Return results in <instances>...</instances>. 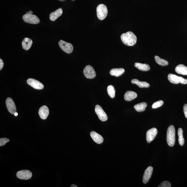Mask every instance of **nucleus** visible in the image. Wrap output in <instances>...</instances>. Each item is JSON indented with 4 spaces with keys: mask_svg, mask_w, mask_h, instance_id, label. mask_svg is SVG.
<instances>
[{
    "mask_svg": "<svg viewBox=\"0 0 187 187\" xmlns=\"http://www.w3.org/2000/svg\"><path fill=\"white\" fill-rule=\"evenodd\" d=\"M121 41L124 44L127 46H132L136 44L137 37L132 32L129 31L121 35Z\"/></svg>",
    "mask_w": 187,
    "mask_h": 187,
    "instance_id": "f257e3e1",
    "label": "nucleus"
},
{
    "mask_svg": "<svg viewBox=\"0 0 187 187\" xmlns=\"http://www.w3.org/2000/svg\"><path fill=\"white\" fill-rule=\"evenodd\" d=\"M175 131L173 125H171L168 127L167 133V141L169 146L173 147L175 141Z\"/></svg>",
    "mask_w": 187,
    "mask_h": 187,
    "instance_id": "f03ea898",
    "label": "nucleus"
},
{
    "mask_svg": "<svg viewBox=\"0 0 187 187\" xmlns=\"http://www.w3.org/2000/svg\"><path fill=\"white\" fill-rule=\"evenodd\" d=\"M97 15L98 19L103 20L107 17L108 10L107 6L103 4L98 5L96 9Z\"/></svg>",
    "mask_w": 187,
    "mask_h": 187,
    "instance_id": "7ed1b4c3",
    "label": "nucleus"
},
{
    "mask_svg": "<svg viewBox=\"0 0 187 187\" xmlns=\"http://www.w3.org/2000/svg\"><path fill=\"white\" fill-rule=\"evenodd\" d=\"M168 79L171 83L177 84L180 83L183 84H187V79L175 75L170 73L168 75Z\"/></svg>",
    "mask_w": 187,
    "mask_h": 187,
    "instance_id": "20e7f679",
    "label": "nucleus"
},
{
    "mask_svg": "<svg viewBox=\"0 0 187 187\" xmlns=\"http://www.w3.org/2000/svg\"><path fill=\"white\" fill-rule=\"evenodd\" d=\"M23 20L26 23L30 24H36L40 22L39 18L36 15L30 14H24L23 17Z\"/></svg>",
    "mask_w": 187,
    "mask_h": 187,
    "instance_id": "39448f33",
    "label": "nucleus"
},
{
    "mask_svg": "<svg viewBox=\"0 0 187 187\" xmlns=\"http://www.w3.org/2000/svg\"><path fill=\"white\" fill-rule=\"evenodd\" d=\"M59 45L61 49L66 53H71L73 51V45L69 43L60 40L59 41Z\"/></svg>",
    "mask_w": 187,
    "mask_h": 187,
    "instance_id": "423d86ee",
    "label": "nucleus"
},
{
    "mask_svg": "<svg viewBox=\"0 0 187 187\" xmlns=\"http://www.w3.org/2000/svg\"><path fill=\"white\" fill-rule=\"evenodd\" d=\"M95 112L99 119L102 121H107L108 119L107 115L104 112L103 109L98 105L95 106Z\"/></svg>",
    "mask_w": 187,
    "mask_h": 187,
    "instance_id": "0eeeda50",
    "label": "nucleus"
},
{
    "mask_svg": "<svg viewBox=\"0 0 187 187\" xmlns=\"http://www.w3.org/2000/svg\"><path fill=\"white\" fill-rule=\"evenodd\" d=\"M83 73L84 76L87 78L93 79L96 76L94 69L90 65H87L84 68Z\"/></svg>",
    "mask_w": 187,
    "mask_h": 187,
    "instance_id": "6e6552de",
    "label": "nucleus"
},
{
    "mask_svg": "<svg viewBox=\"0 0 187 187\" xmlns=\"http://www.w3.org/2000/svg\"><path fill=\"white\" fill-rule=\"evenodd\" d=\"M32 172L28 170H23L19 171L17 173V178L21 179L28 180L32 177Z\"/></svg>",
    "mask_w": 187,
    "mask_h": 187,
    "instance_id": "1a4fd4ad",
    "label": "nucleus"
},
{
    "mask_svg": "<svg viewBox=\"0 0 187 187\" xmlns=\"http://www.w3.org/2000/svg\"><path fill=\"white\" fill-rule=\"evenodd\" d=\"M6 104L7 109L10 113L14 114L17 112V108L15 103L11 98H7Z\"/></svg>",
    "mask_w": 187,
    "mask_h": 187,
    "instance_id": "9d476101",
    "label": "nucleus"
},
{
    "mask_svg": "<svg viewBox=\"0 0 187 187\" xmlns=\"http://www.w3.org/2000/svg\"><path fill=\"white\" fill-rule=\"evenodd\" d=\"M27 82L29 85L32 86L34 89H42L44 88V85L40 82L35 79H28Z\"/></svg>",
    "mask_w": 187,
    "mask_h": 187,
    "instance_id": "9b49d317",
    "label": "nucleus"
},
{
    "mask_svg": "<svg viewBox=\"0 0 187 187\" xmlns=\"http://www.w3.org/2000/svg\"><path fill=\"white\" fill-rule=\"evenodd\" d=\"M158 131L156 128H152L147 131L146 133V140L150 143L155 138L157 134Z\"/></svg>",
    "mask_w": 187,
    "mask_h": 187,
    "instance_id": "f8f14e48",
    "label": "nucleus"
},
{
    "mask_svg": "<svg viewBox=\"0 0 187 187\" xmlns=\"http://www.w3.org/2000/svg\"><path fill=\"white\" fill-rule=\"evenodd\" d=\"M153 172L152 167L149 166L145 170L143 177V182L144 184H146L150 180Z\"/></svg>",
    "mask_w": 187,
    "mask_h": 187,
    "instance_id": "ddd939ff",
    "label": "nucleus"
},
{
    "mask_svg": "<svg viewBox=\"0 0 187 187\" xmlns=\"http://www.w3.org/2000/svg\"><path fill=\"white\" fill-rule=\"evenodd\" d=\"M49 114V109L46 106H43L39 109V116L42 119H46Z\"/></svg>",
    "mask_w": 187,
    "mask_h": 187,
    "instance_id": "4468645a",
    "label": "nucleus"
},
{
    "mask_svg": "<svg viewBox=\"0 0 187 187\" xmlns=\"http://www.w3.org/2000/svg\"><path fill=\"white\" fill-rule=\"evenodd\" d=\"M91 137L93 141L97 143H102L103 141V138L100 134L94 131H91L90 133Z\"/></svg>",
    "mask_w": 187,
    "mask_h": 187,
    "instance_id": "2eb2a0df",
    "label": "nucleus"
},
{
    "mask_svg": "<svg viewBox=\"0 0 187 187\" xmlns=\"http://www.w3.org/2000/svg\"><path fill=\"white\" fill-rule=\"evenodd\" d=\"M63 10L62 8H59L55 11L52 12L50 15V19L52 21H54L62 15Z\"/></svg>",
    "mask_w": 187,
    "mask_h": 187,
    "instance_id": "dca6fc26",
    "label": "nucleus"
},
{
    "mask_svg": "<svg viewBox=\"0 0 187 187\" xmlns=\"http://www.w3.org/2000/svg\"><path fill=\"white\" fill-rule=\"evenodd\" d=\"M137 96V94L134 91H127L124 95V98L126 101H130L134 99Z\"/></svg>",
    "mask_w": 187,
    "mask_h": 187,
    "instance_id": "f3484780",
    "label": "nucleus"
},
{
    "mask_svg": "<svg viewBox=\"0 0 187 187\" xmlns=\"http://www.w3.org/2000/svg\"><path fill=\"white\" fill-rule=\"evenodd\" d=\"M175 71L178 74L187 75V66L183 64H179L176 66Z\"/></svg>",
    "mask_w": 187,
    "mask_h": 187,
    "instance_id": "a211bd4d",
    "label": "nucleus"
},
{
    "mask_svg": "<svg viewBox=\"0 0 187 187\" xmlns=\"http://www.w3.org/2000/svg\"><path fill=\"white\" fill-rule=\"evenodd\" d=\"M125 72V70L123 68H113L111 70L109 73L113 76L118 77L123 74Z\"/></svg>",
    "mask_w": 187,
    "mask_h": 187,
    "instance_id": "6ab92c4d",
    "label": "nucleus"
},
{
    "mask_svg": "<svg viewBox=\"0 0 187 187\" xmlns=\"http://www.w3.org/2000/svg\"><path fill=\"white\" fill-rule=\"evenodd\" d=\"M33 41L31 39L28 38L26 37L22 42V46L23 49L28 50L31 47Z\"/></svg>",
    "mask_w": 187,
    "mask_h": 187,
    "instance_id": "aec40b11",
    "label": "nucleus"
},
{
    "mask_svg": "<svg viewBox=\"0 0 187 187\" xmlns=\"http://www.w3.org/2000/svg\"><path fill=\"white\" fill-rule=\"evenodd\" d=\"M134 66L137 69L142 71H150V66L148 64H143L136 62L134 64Z\"/></svg>",
    "mask_w": 187,
    "mask_h": 187,
    "instance_id": "412c9836",
    "label": "nucleus"
},
{
    "mask_svg": "<svg viewBox=\"0 0 187 187\" xmlns=\"http://www.w3.org/2000/svg\"><path fill=\"white\" fill-rule=\"evenodd\" d=\"M131 83L136 84L140 88H148L150 84L148 82H140L137 79H133L131 80Z\"/></svg>",
    "mask_w": 187,
    "mask_h": 187,
    "instance_id": "4be33fe9",
    "label": "nucleus"
},
{
    "mask_svg": "<svg viewBox=\"0 0 187 187\" xmlns=\"http://www.w3.org/2000/svg\"><path fill=\"white\" fill-rule=\"evenodd\" d=\"M147 107V104L145 102H142L136 104L134 107V109L138 112H142L145 111V108Z\"/></svg>",
    "mask_w": 187,
    "mask_h": 187,
    "instance_id": "5701e85b",
    "label": "nucleus"
},
{
    "mask_svg": "<svg viewBox=\"0 0 187 187\" xmlns=\"http://www.w3.org/2000/svg\"><path fill=\"white\" fill-rule=\"evenodd\" d=\"M178 134L179 136V142L181 146H183L184 143V139L183 136V131L182 129L179 128L178 129Z\"/></svg>",
    "mask_w": 187,
    "mask_h": 187,
    "instance_id": "b1692460",
    "label": "nucleus"
},
{
    "mask_svg": "<svg viewBox=\"0 0 187 187\" xmlns=\"http://www.w3.org/2000/svg\"><path fill=\"white\" fill-rule=\"evenodd\" d=\"M155 61L158 64L162 66H166L168 65V62L165 59H161L158 56L154 57Z\"/></svg>",
    "mask_w": 187,
    "mask_h": 187,
    "instance_id": "393cba45",
    "label": "nucleus"
},
{
    "mask_svg": "<svg viewBox=\"0 0 187 187\" xmlns=\"http://www.w3.org/2000/svg\"><path fill=\"white\" fill-rule=\"evenodd\" d=\"M108 94L111 98H114L115 96V90L114 88L112 85H109L107 88Z\"/></svg>",
    "mask_w": 187,
    "mask_h": 187,
    "instance_id": "a878e982",
    "label": "nucleus"
},
{
    "mask_svg": "<svg viewBox=\"0 0 187 187\" xmlns=\"http://www.w3.org/2000/svg\"><path fill=\"white\" fill-rule=\"evenodd\" d=\"M163 103H164V102L163 100H159V101L155 102V103L152 104V109H156L161 107L163 105Z\"/></svg>",
    "mask_w": 187,
    "mask_h": 187,
    "instance_id": "bb28decb",
    "label": "nucleus"
},
{
    "mask_svg": "<svg viewBox=\"0 0 187 187\" xmlns=\"http://www.w3.org/2000/svg\"><path fill=\"white\" fill-rule=\"evenodd\" d=\"M171 186L170 183L168 181H165L162 182L158 187H170Z\"/></svg>",
    "mask_w": 187,
    "mask_h": 187,
    "instance_id": "cd10ccee",
    "label": "nucleus"
},
{
    "mask_svg": "<svg viewBox=\"0 0 187 187\" xmlns=\"http://www.w3.org/2000/svg\"><path fill=\"white\" fill-rule=\"evenodd\" d=\"M10 141V140L6 138H1L0 139V146L4 145L6 143Z\"/></svg>",
    "mask_w": 187,
    "mask_h": 187,
    "instance_id": "c85d7f7f",
    "label": "nucleus"
},
{
    "mask_svg": "<svg viewBox=\"0 0 187 187\" xmlns=\"http://www.w3.org/2000/svg\"><path fill=\"white\" fill-rule=\"evenodd\" d=\"M183 111H184L185 116L187 118V104H185L183 107Z\"/></svg>",
    "mask_w": 187,
    "mask_h": 187,
    "instance_id": "c756f323",
    "label": "nucleus"
},
{
    "mask_svg": "<svg viewBox=\"0 0 187 187\" xmlns=\"http://www.w3.org/2000/svg\"><path fill=\"white\" fill-rule=\"evenodd\" d=\"M4 64L1 59H0V70H1L3 67Z\"/></svg>",
    "mask_w": 187,
    "mask_h": 187,
    "instance_id": "7c9ffc66",
    "label": "nucleus"
},
{
    "mask_svg": "<svg viewBox=\"0 0 187 187\" xmlns=\"http://www.w3.org/2000/svg\"><path fill=\"white\" fill-rule=\"evenodd\" d=\"M28 13L32 14H33V12L31 10H30L28 12Z\"/></svg>",
    "mask_w": 187,
    "mask_h": 187,
    "instance_id": "2f4dec72",
    "label": "nucleus"
},
{
    "mask_svg": "<svg viewBox=\"0 0 187 187\" xmlns=\"http://www.w3.org/2000/svg\"><path fill=\"white\" fill-rule=\"evenodd\" d=\"M71 187H77V186H76V185H75V184H73L71 186Z\"/></svg>",
    "mask_w": 187,
    "mask_h": 187,
    "instance_id": "473e14b6",
    "label": "nucleus"
},
{
    "mask_svg": "<svg viewBox=\"0 0 187 187\" xmlns=\"http://www.w3.org/2000/svg\"><path fill=\"white\" fill-rule=\"evenodd\" d=\"M14 115H15V116H17L18 115V113L17 112H16L15 113V114H14Z\"/></svg>",
    "mask_w": 187,
    "mask_h": 187,
    "instance_id": "72a5a7b5",
    "label": "nucleus"
},
{
    "mask_svg": "<svg viewBox=\"0 0 187 187\" xmlns=\"http://www.w3.org/2000/svg\"><path fill=\"white\" fill-rule=\"evenodd\" d=\"M72 1H75V0H72Z\"/></svg>",
    "mask_w": 187,
    "mask_h": 187,
    "instance_id": "f704fd0d",
    "label": "nucleus"
}]
</instances>
